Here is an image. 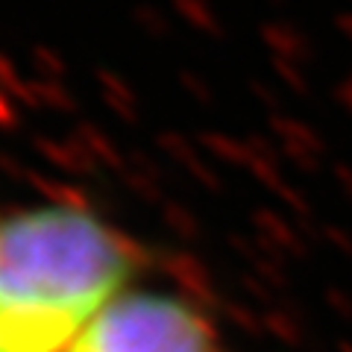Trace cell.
I'll return each instance as SVG.
<instances>
[{"label":"cell","mask_w":352,"mask_h":352,"mask_svg":"<svg viewBox=\"0 0 352 352\" xmlns=\"http://www.w3.org/2000/svg\"><path fill=\"white\" fill-rule=\"evenodd\" d=\"M132 273L126 244L76 208L0 229V352H68Z\"/></svg>","instance_id":"obj_1"},{"label":"cell","mask_w":352,"mask_h":352,"mask_svg":"<svg viewBox=\"0 0 352 352\" xmlns=\"http://www.w3.org/2000/svg\"><path fill=\"white\" fill-rule=\"evenodd\" d=\"M68 352H214L200 314L179 300L132 294L109 302Z\"/></svg>","instance_id":"obj_2"}]
</instances>
